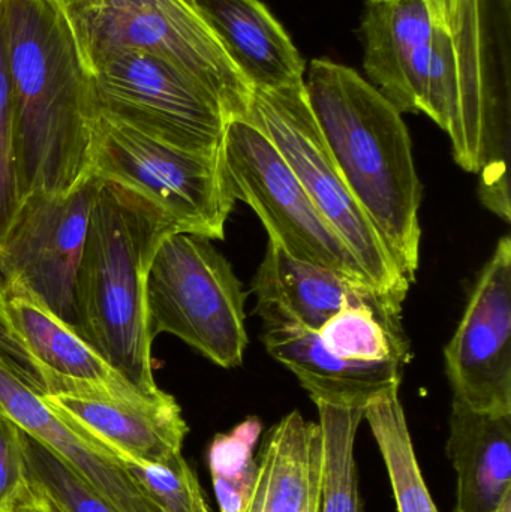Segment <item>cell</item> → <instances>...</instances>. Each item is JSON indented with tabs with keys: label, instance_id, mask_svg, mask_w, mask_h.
<instances>
[{
	"label": "cell",
	"instance_id": "6da1fadb",
	"mask_svg": "<svg viewBox=\"0 0 511 512\" xmlns=\"http://www.w3.org/2000/svg\"><path fill=\"white\" fill-rule=\"evenodd\" d=\"M21 201L93 177L101 116L68 18L53 0H3Z\"/></svg>",
	"mask_w": 511,
	"mask_h": 512
},
{
	"label": "cell",
	"instance_id": "7a4b0ae2",
	"mask_svg": "<svg viewBox=\"0 0 511 512\" xmlns=\"http://www.w3.org/2000/svg\"><path fill=\"white\" fill-rule=\"evenodd\" d=\"M306 95L351 194L408 283L420 262L422 183L399 113L354 69L312 60Z\"/></svg>",
	"mask_w": 511,
	"mask_h": 512
},
{
	"label": "cell",
	"instance_id": "3957f363",
	"mask_svg": "<svg viewBox=\"0 0 511 512\" xmlns=\"http://www.w3.org/2000/svg\"><path fill=\"white\" fill-rule=\"evenodd\" d=\"M510 0H458L435 26L426 116L452 140L459 167L482 176L479 195L510 222Z\"/></svg>",
	"mask_w": 511,
	"mask_h": 512
},
{
	"label": "cell",
	"instance_id": "277c9868",
	"mask_svg": "<svg viewBox=\"0 0 511 512\" xmlns=\"http://www.w3.org/2000/svg\"><path fill=\"white\" fill-rule=\"evenodd\" d=\"M98 179V177H96ZM173 222L141 195L99 179L74 285V330L138 390L158 391L146 282Z\"/></svg>",
	"mask_w": 511,
	"mask_h": 512
},
{
	"label": "cell",
	"instance_id": "5b68a950",
	"mask_svg": "<svg viewBox=\"0 0 511 512\" xmlns=\"http://www.w3.org/2000/svg\"><path fill=\"white\" fill-rule=\"evenodd\" d=\"M63 14L84 65L116 51H143L203 84L230 119L245 114L251 87L194 0H80Z\"/></svg>",
	"mask_w": 511,
	"mask_h": 512
},
{
	"label": "cell",
	"instance_id": "8992f818",
	"mask_svg": "<svg viewBox=\"0 0 511 512\" xmlns=\"http://www.w3.org/2000/svg\"><path fill=\"white\" fill-rule=\"evenodd\" d=\"M242 119L275 144L309 200L359 262L371 288L402 306L410 283L342 177L312 113L305 83L252 89Z\"/></svg>",
	"mask_w": 511,
	"mask_h": 512
},
{
	"label": "cell",
	"instance_id": "52a82bcc",
	"mask_svg": "<svg viewBox=\"0 0 511 512\" xmlns=\"http://www.w3.org/2000/svg\"><path fill=\"white\" fill-rule=\"evenodd\" d=\"M242 283L209 239L188 233L165 237L146 282L150 336L179 337L216 366L243 363L248 333Z\"/></svg>",
	"mask_w": 511,
	"mask_h": 512
},
{
	"label": "cell",
	"instance_id": "ba28073f",
	"mask_svg": "<svg viewBox=\"0 0 511 512\" xmlns=\"http://www.w3.org/2000/svg\"><path fill=\"white\" fill-rule=\"evenodd\" d=\"M93 176L116 183L164 213L179 233L225 239L234 200L224 152L197 153L99 120Z\"/></svg>",
	"mask_w": 511,
	"mask_h": 512
},
{
	"label": "cell",
	"instance_id": "9c48e42d",
	"mask_svg": "<svg viewBox=\"0 0 511 512\" xmlns=\"http://www.w3.org/2000/svg\"><path fill=\"white\" fill-rule=\"evenodd\" d=\"M99 116L159 143L218 153L230 116L209 89L143 51L123 50L87 65Z\"/></svg>",
	"mask_w": 511,
	"mask_h": 512
},
{
	"label": "cell",
	"instance_id": "30bf717a",
	"mask_svg": "<svg viewBox=\"0 0 511 512\" xmlns=\"http://www.w3.org/2000/svg\"><path fill=\"white\" fill-rule=\"evenodd\" d=\"M222 152L234 200L257 213L270 243L293 258L369 285L344 240L318 212L290 165L260 129L246 120L231 119Z\"/></svg>",
	"mask_w": 511,
	"mask_h": 512
},
{
	"label": "cell",
	"instance_id": "8fae6325",
	"mask_svg": "<svg viewBox=\"0 0 511 512\" xmlns=\"http://www.w3.org/2000/svg\"><path fill=\"white\" fill-rule=\"evenodd\" d=\"M99 179L62 195H30L0 243V288L26 291L74 328V285Z\"/></svg>",
	"mask_w": 511,
	"mask_h": 512
},
{
	"label": "cell",
	"instance_id": "7c38bea8",
	"mask_svg": "<svg viewBox=\"0 0 511 512\" xmlns=\"http://www.w3.org/2000/svg\"><path fill=\"white\" fill-rule=\"evenodd\" d=\"M36 385L48 405L120 460L162 463L180 456L189 427L179 403L159 388L90 384L41 373Z\"/></svg>",
	"mask_w": 511,
	"mask_h": 512
},
{
	"label": "cell",
	"instance_id": "4fadbf2b",
	"mask_svg": "<svg viewBox=\"0 0 511 512\" xmlns=\"http://www.w3.org/2000/svg\"><path fill=\"white\" fill-rule=\"evenodd\" d=\"M453 402L511 414V239L480 271L455 336L444 349Z\"/></svg>",
	"mask_w": 511,
	"mask_h": 512
},
{
	"label": "cell",
	"instance_id": "5bb4252c",
	"mask_svg": "<svg viewBox=\"0 0 511 512\" xmlns=\"http://www.w3.org/2000/svg\"><path fill=\"white\" fill-rule=\"evenodd\" d=\"M0 411L53 451L117 512H161L135 486L122 460L48 405L33 379L2 352Z\"/></svg>",
	"mask_w": 511,
	"mask_h": 512
},
{
	"label": "cell",
	"instance_id": "9a60e30c",
	"mask_svg": "<svg viewBox=\"0 0 511 512\" xmlns=\"http://www.w3.org/2000/svg\"><path fill=\"white\" fill-rule=\"evenodd\" d=\"M434 18L426 0H366V74L399 113H426Z\"/></svg>",
	"mask_w": 511,
	"mask_h": 512
},
{
	"label": "cell",
	"instance_id": "2e32d148",
	"mask_svg": "<svg viewBox=\"0 0 511 512\" xmlns=\"http://www.w3.org/2000/svg\"><path fill=\"white\" fill-rule=\"evenodd\" d=\"M257 313L267 352L296 375L314 403L366 406L401 385V361L345 360L323 345L317 331L272 310Z\"/></svg>",
	"mask_w": 511,
	"mask_h": 512
},
{
	"label": "cell",
	"instance_id": "e0dca14e",
	"mask_svg": "<svg viewBox=\"0 0 511 512\" xmlns=\"http://www.w3.org/2000/svg\"><path fill=\"white\" fill-rule=\"evenodd\" d=\"M194 2L251 90L305 83V60L261 0Z\"/></svg>",
	"mask_w": 511,
	"mask_h": 512
},
{
	"label": "cell",
	"instance_id": "ac0fdd59",
	"mask_svg": "<svg viewBox=\"0 0 511 512\" xmlns=\"http://www.w3.org/2000/svg\"><path fill=\"white\" fill-rule=\"evenodd\" d=\"M257 310L281 313L318 331L351 304H378L402 312V306L359 280L285 254L269 242L252 283Z\"/></svg>",
	"mask_w": 511,
	"mask_h": 512
},
{
	"label": "cell",
	"instance_id": "d6986e66",
	"mask_svg": "<svg viewBox=\"0 0 511 512\" xmlns=\"http://www.w3.org/2000/svg\"><path fill=\"white\" fill-rule=\"evenodd\" d=\"M254 492L245 512L323 511V435L320 424L290 412L267 430Z\"/></svg>",
	"mask_w": 511,
	"mask_h": 512
},
{
	"label": "cell",
	"instance_id": "ffe728a7",
	"mask_svg": "<svg viewBox=\"0 0 511 512\" xmlns=\"http://www.w3.org/2000/svg\"><path fill=\"white\" fill-rule=\"evenodd\" d=\"M447 454L456 471V512H498L511 496V414L452 402Z\"/></svg>",
	"mask_w": 511,
	"mask_h": 512
},
{
	"label": "cell",
	"instance_id": "44dd1931",
	"mask_svg": "<svg viewBox=\"0 0 511 512\" xmlns=\"http://www.w3.org/2000/svg\"><path fill=\"white\" fill-rule=\"evenodd\" d=\"M3 298L9 328L32 358L35 382L41 373H51L110 387L129 384L38 298L20 289L3 292Z\"/></svg>",
	"mask_w": 511,
	"mask_h": 512
},
{
	"label": "cell",
	"instance_id": "7402d4cb",
	"mask_svg": "<svg viewBox=\"0 0 511 512\" xmlns=\"http://www.w3.org/2000/svg\"><path fill=\"white\" fill-rule=\"evenodd\" d=\"M363 420L368 421L380 448L398 512H440L420 471L399 388L371 400Z\"/></svg>",
	"mask_w": 511,
	"mask_h": 512
},
{
	"label": "cell",
	"instance_id": "603a6c76",
	"mask_svg": "<svg viewBox=\"0 0 511 512\" xmlns=\"http://www.w3.org/2000/svg\"><path fill=\"white\" fill-rule=\"evenodd\" d=\"M399 310L378 304H351L317 331L329 351L345 360L407 363L408 342Z\"/></svg>",
	"mask_w": 511,
	"mask_h": 512
},
{
	"label": "cell",
	"instance_id": "cb8c5ba5",
	"mask_svg": "<svg viewBox=\"0 0 511 512\" xmlns=\"http://www.w3.org/2000/svg\"><path fill=\"white\" fill-rule=\"evenodd\" d=\"M323 435V511L362 512L356 438L366 406L315 403Z\"/></svg>",
	"mask_w": 511,
	"mask_h": 512
},
{
	"label": "cell",
	"instance_id": "d4e9b609",
	"mask_svg": "<svg viewBox=\"0 0 511 512\" xmlns=\"http://www.w3.org/2000/svg\"><path fill=\"white\" fill-rule=\"evenodd\" d=\"M261 421L246 418L228 433H219L209 447V469L219 512H245L257 481L254 457Z\"/></svg>",
	"mask_w": 511,
	"mask_h": 512
},
{
	"label": "cell",
	"instance_id": "484cf974",
	"mask_svg": "<svg viewBox=\"0 0 511 512\" xmlns=\"http://www.w3.org/2000/svg\"><path fill=\"white\" fill-rule=\"evenodd\" d=\"M27 480L59 512H117L53 451L24 433Z\"/></svg>",
	"mask_w": 511,
	"mask_h": 512
},
{
	"label": "cell",
	"instance_id": "4316f807",
	"mask_svg": "<svg viewBox=\"0 0 511 512\" xmlns=\"http://www.w3.org/2000/svg\"><path fill=\"white\" fill-rule=\"evenodd\" d=\"M122 463L135 486L161 512H210L197 475L182 454L162 463Z\"/></svg>",
	"mask_w": 511,
	"mask_h": 512
},
{
	"label": "cell",
	"instance_id": "83f0119b",
	"mask_svg": "<svg viewBox=\"0 0 511 512\" xmlns=\"http://www.w3.org/2000/svg\"><path fill=\"white\" fill-rule=\"evenodd\" d=\"M17 167H15L14 110L8 60V30L0 0V243L20 209Z\"/></svg>",
	"mask_w": 511,
	"mask_h": 512
},
{
	"label": "cell",
	"instance_id": "f1b7e54d",
	"mask_svg": "<svg viewBox=\"0 0 511 512\" xmlns=\"http://www.w3.org/2000/svg\"><path fill=\"white\" fill-rule=\"evenodd\" d=\"M29 486L24 432L0 411V512H8Z\"/></svg>",
	"mask_w": 511,
	"mask_h": 512
},
{
	"label": "cell",
	"instance_id": "f546056e",
	"mask_svg": "<svg viewBox=\"0 0 511 512\" xmlns=\"http://www.w3.org/2000/svg\"><path fill=\"white\" fill-rule=\"evenodd\" d=\"M0 352L9 360L21 367L30 378L35 381V373H33V363L30 355L27 354L26 348L21 345L20 340L0 322Z\"/></svg>",
	"mask_w": 511,
	"mask_h": 512
},
{
	"label": "cell",
	"instance_id": "4dcf8cb0",
	"mask_svg": "<svg viewBox=\"0 0 511 512\" xmlns=\"http://www.w3.org/2000/svg\"><path fill=\"white\" fill-rule=\"evenodd\" d=\"M8 512H59L51 504L50 499L29 481L23 495L15 501Z\"/></svg>",
	"mask_w": 511,
	"mask_h": 512
},
{
	"label": "cell",
	"instance_id": "1f68e13d",
	"mask_svg": "<svg viewBox=\"0 0 511 512\" xmlns=\"http://www.w3.org/2000/svg\"><path fill=\"white\" fill-rule=\"evenodd\" d=\"M426 2L431 8L435 26L447 29L452 23L453 17H455L458 0H426Z\"/></svg>",
	"mask_w": 511,
	"mask_h": 512
},
{
	"label": "cell",
	"instance_id": "d6a6232c",
	"mask_svg": "<svg viewBox=\"0 0 511 512\" xmlns=\"http://www.w3.org/2000/svg\"><path fill=\"white\" fill-rule=\"evenodd\" d=\"M0 322H2V324L5 325V327L8 328L9 331H11V328H9L8 325V319H6L5 298H3L2 288H0Z\"/></svg>",
	"mask_w": 511,
	"mask_h": 512
},
{
	"label": "cell",
	"instance_id": "836d02e7",
	"mask_svg": "<svg viewBox=\"0 0 511 512\" xmlns=\"http://www.w3.org/2000/svg\"><path fill=\"white\" fill-rule=\"evenodd\" d=\"M53 2L56 3L62 11H66V9L71 8V6H74L75 3L80 2V0H53Z\"/></svg>",
	"mask_w": 511,
	"mask_h": 512
},
{
	"label": "cell",
	"instance_id": "e575fe53",
	"mask_svg": "<svg viewBox=\"0 0 511 512\" xmlns=\"http://www.w3.org/2000/svg\"><path fill=\"white\" fill-rule=\"evenodd\" d=\"M498 512H511V496H509V498L503 502V505H501V508L498 510Z\"/></svg>",
	"mask_w": 511,
	"mask_h": 512
}]
</instances>
